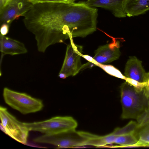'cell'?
Wrapping results in <instances>:
<instances>
[{
  "label": "cell",
  "mask_w": 149,
  "mask_h": 149,
  "mask_svg": "<svg viewBox=\"0 0 149 149\" xmlns=\"http://www.w3.org/2000/svg\"><path fill=\"white\" fill-rule=\"evenodd\" d=\"M120 88L121 118L136 119L145 110L149 108L144 89L141 92L137 91L126 81L121 84Z\"/></svg>",
  "instance_id": "cell-1"
},
{
  "label": "cell",
  "mask_w": 149,
  "mask_h": 149,
  "mask_svg": "<svg viewBox=\"0 0 149 149\" xmlns=\"http://www.w3.org/2000/svg\"><path fill=\"white\" fill-rule=\"evenodd\" d=\"M23 123L29 131L38 132L47 134L76 130L78 126L77 121L69 116H56L41 121Z\"/></svg>",
  "instance_id": "cell-2"
},
{
  "label": "cell",
  "mask_w": 149,
  "mask_h": 149,
  "mask_svg": "<svg viewBox=\"0 0 149 149\" xmlns=\"http://www.w3.org/2000/svg\"><path fill=\"white\" fill-rule=\"evenodd\" d=\"M5 102L23 114L40 111L43 107L42 101L24 93L16 91L5 87L3 91Z\"/></svg>",
  "instance_id": "cell-3"
},
{
  "label": "cell",
  "mask_w": 149,
  "mask_h": 149,
  "mask_svg": "<svg viewBox=\"0 0 149 149\" xmlns=\"http://www.w3.org/2000/svg\"><path fill=\"white\" fill-rule=\"evenodd\" d=\"M0 117L1 130L17 142L26 144L29 131L23 122L17 120L3 107H0Z\"/></svg>",
  "instance_id": "cell-4"
},
{
  "label": "cell",
  "mask_w": 149,
  "mask_h": 149,
  "mask_svg": "<svg viewBox=\"0 0 149 149\" xmlns=\"http://www.w3.org/2000/svg\"><path fill=\"white\" fill-rule=\"evenodd\" d=\"M85 141L76 130L55 134H44L33 139L35 142L52 144L57 147L56 148L83 146Z\"/></svg>",
  "instance_id": "cell-5"
},
{
  "label": "cell",
  "mask_w": 149,
  "mask_h": 149,
  "mask_svg": "<svg viewBox=\"0 0 149 149\" xmlns=\"http://www.w3.org/2000/svg\"><path fill=\"white\" fill-rule=\"evenodd\" d=\"M67 47L65 58L58 76L65 79L69 76L76 75L85 66L82 65L81 57L83 47L74 44L72 39Z\"/></svg>",
  "instance_id": "cell-6"
},
{
  "label": "cell",
  "mask_w": 149,
  "mask_h": 149,
  "mask_svg": "<svg viewBox=\"0 0 149 149\" xmlns=\"http://www.w3.org/2000/svg\"><path fill=\"white\" fill-rule=\"evenodd\" d=\"M33 4L27 0H12L0 12V24L10 25L12 22L21 16H24Z\"/></svg>",
  "instance_id": "cell-7"
},
{
  "label": "cell",
  "mask_w": 149,
  "mask_h": 149,
  "mask_svg": "<svg viewBox=\"0 0 149 149\" xmlns=\"http://www.w3.org/2000/svg\"><path fill=\"white\" fill-rule=\"evenodd\" d=\"M120 48L119 41L113 38L111 42L100 46L95 51L92 63L105 64L118 59L121 54Z\"/></svg>",
  "instance_id": "cell-8"
},
{
  "label": "cell",
  "mask_w": 149,
  "mask_h": 149,
  "mask_svg": "<svg viewBox=\"0 0 149 149\" xmlns=\"http://www.w3.org/2000/svg\"><path fill=\"white\" fill-rule=\"evenodd\" d=\"M0 51L1 52V62L6 55L12 56L26 54L28 50L24 44L17 40L0 35Z\"/></svg>",
  "instance_id": "cell-9"
},
{
  "label": "cell",
  "mask_w": 149,
  "mask_h": 149,
  "mask_svg": "<svg viewBox=\"0 0 149 149\" xmlns=\"http://www.w3.org/2000/svg\"><path fill=\"white\" fill-rule=\"evenodd\" d=\"M125 0H87V5L93 7H100L110 10L116 17L123 18L126 15L124 10Z\"/></svg>",
  "instance_id": "cell-10"
},
{
  "label": "cell",
  "mask_w": 149,
  "mask_h": 149,
  "mask_svg": "<svg viewBox=\"0 0 149 149\" xmlns=\"http://www.w3.org/2000/svg\"><path fill=\"white\" fill-rule=\"evenodd\" d=\"M146 72L142 65V62L135 56L130 57L125 66L124 76L139 82H144Z\"/></svg>",
  "instance_id": "cell-11"
},
{
  "label": "cell",
  "mask_w": 149,
  "mask_h": 149,
  "mask_svg": "<svg viewBox=\"0 0 149 149\" xmlns=\"http://www.w3.org/2000/svg\"><path fill=\"white\" fill-rule=\"evenodd\" d=\"M124 10L129 17L143 14L149 10V0H125Z\"/></svg>",
  "instance_id": "cell-12"
},
{
  "label": "cell",
  "mask_w": 149,
  "mask_h": 149,
  "mask_svg": "<svg viewBox=\"0 0 149 149\" xmlns=\"http://www.w3.org/2000/svg\"><path fill=\"white\" fill-rule=\"evenodd\" d=\"M138 141L135 133L124 134L117 136L113 143L119 144L112 147H135V145Z\"/></svg>",
  "instance_id": "cell-13"
},
{
  "label": "cell",
  "mask_w": 149,
  "mask_h": 149,
  "mask_svg": "<svg viewBox=\"0 0 149 149\" xmlns=\"http://www.w3.org/2000/svg\"><path fill=\"white\" fill-rule=\"evenodd\" d=\"M135 134L138 139L136 147H149V126L136 130Z\"/></svg>",
  "instance_id": "cell-14"
},
{
  "label": "cell",
  "mask_w": 149,
  "mask_h": 149,
  "mask_svg": "<svg viewBox=\"0 0 149 149\" xmlns=\"http://www.w3.org/2000/svg\"><path fill=\"white\" fill-rule=\"evenodd\" d=\"M93 63L111 76L124 80L126 78L125 76L118 69L113 65L101 64L95 62H94Z\"/></svg>",
  "instance_id": "cell-15"
},
{
  "label": "cell",
  "mask_w": 149,
  "mask_h": 149,
  "mask_svg": "<svg viewBox=\"0 0 149 149\" xmlns=\"http://www.w3.org/2000/svg\"><path fill=\"white\" fill-rule=\"evenodd\" d=\"M137 121V130L149 126V108L146 109L136 119Z\"/></svg>",
  "instance_id": "cell-16"
},
{
  "label": "cell",
  "mask_w": 149,
  "mask_h": 149,
  "mask_svg": "<svg viewBox=\"0 0 149 149\" xmlns=\"http://www.w3.org/2000/svg\"><path fill=\"white\" fill-rule=\"evenodd\" d=\"M125 81L133 86L136 91L138 92L142 91L146 87L147 82H139L131 79L126 77Z\"/></svg>",
  "instance_id": "cell-17"
},
{
  "label": "cell",
  "mask_w": 149,
  "mask_h": 149,
  "mask_svg": "<svg viewBox=\"0 0 149 149\" xmlns=\"http://www.w3.org/2000/svg\"><path fill=\"white\" fill-rule=\"evenodd\" d=\"M33 4L45 3H69L76 0H27Z\"/></svg>",
  "instance_id": "cell-18"
},
{
  "label": "cell",
  "mask_w": 149,
  "mask_h": 149,
  "mask_svg": "<svg viewBox=\"0 0 149 149\" xmlns=\"http://www.w3.org/2000/svg\"><path fill=\"white\" fill-rule=\"evenodd\" d=\"M1 26L0 35L5 36L8 33L10 25L6 23H4Z\"/></svg>",
  "instance_id": "cell-19"
},
{
  "label": "cell",
  "mask_w": 149,
  "mask_h": 149,
  "mask_svg": "<svg viewBox=\"0 0 149 149\" xmlns=\"http://www.w3.org/2000/svg\"><path fill=\"white\" fill-rule=\"evenodd\" d=\"M12 0H0V12Z\"/></svg>",
  "instance_id": "cell-20"
},
{
  "label": "cell",
  "mask_w": 149,
  "mask_h": 149,
  "mask_svg": "<svg viewBox=\"0 0 149 149\" xmlns=\"http://www.w3.org/2000/svg\"><path fill=\"white\" fill-rule=\"evenodd\" d=\"M144 82H147V86L146 88H149V72H146L144 78Z\"/></svg>",
  "instance_id": "cell-21"
},
{
  "label": "cell",
  "mask_w": 149,
  "mask_h": 149,
  "mask_svg": "<svg viewBox=\"0 0 149 149\" xmlns=\"http://www.w3.org/2000/svg\"><path fill=\"white\" fill-rule=\"evenodd\" d=\"M144 91L147 99L149 107V88H148L145 87L144 88Z\"/></svg>",
  "instance_id": "cell-22"
}]
</instances>
